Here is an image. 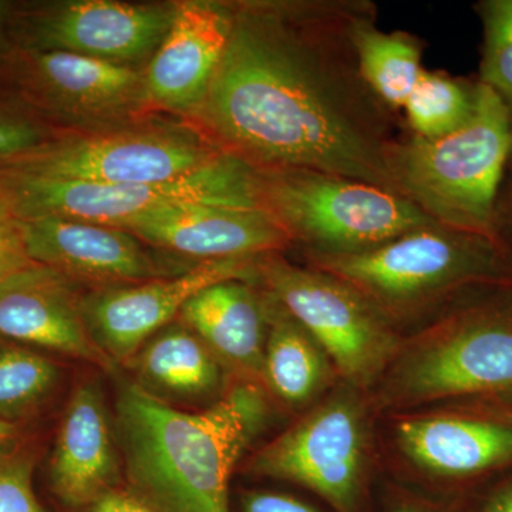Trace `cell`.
<instances>
[{
	"mask_svg": "<svg viewBox=\"0 0 512 512\" xmlns=\"http://www.w3.org/2000/svg\"><path fill=\"white\" fill-rule=\"evenodd\" d=\"M336 6L234 5L231 35L194 124L256 170H312L397 192L382 101ZM400 195V194H399Z\"/></svg>",
	"mask_w": 512,
	"mask_h": 512,
	"instance_id": "1",
	"label": "cell"
},
{
	"mask_svg": "<svg viewBox=\"0 0 512 512\" xmlns=\"http://www.w3.org/2000/svg\"><path fill=\"white\" fill-rule=\"evenodd\" d=\"M116 410L128 480L160 512H229L232 471L269 419L268 399L254 382L235 384L192 413L124 384Z\"/></svg>",
	"mask_w": 512,
	"mask_h": 512,
	"instance_id": "2",
	"label": "cell"
},
{
	"mask_svg": "<svg viewBox=\"0 0 512 512\" xmlns=\"http://www.w3.org/2000/svg\"><path fill=\"white\" fill-rule=\"evenodd\" d=\"M511 150V111L480 83L471 119L436 140L396 141L390 173L397 192L436 224L494 242L495 198Z\"/></svg>",
	"mask_w": 512,
	"mask_h": 512,
	"instance_id": "3",
	"label": "cell"
},
{
	"mask_svg": "<svg viewBox=\"0 0 512 512\" xmlns=\"http://www.w3.org/2000/svg\"><path fill=\"white\" fill-rule=\"evenodd\" d=\"M256 175L262 210L312 252L355 254L439 225L402 195L362 181L312 170Z\"/></svg>",
	"mask_w": 512,
	"mask_h": 512,
	"instance_id": "4",
	"label": "cell"
},
{
	"mask_svg": "<svg viewBox=\"0 0 512 512\" xmlns=\"http://www.w3.org/2000/svg\"><path fill=\"white\" fill-rule=\"evenodd\" d=\"M221 154L195 124L143 116L46 141L0 164V174L100 184L164 183L194 173Z\"/></svg>",
	"mask_w": 512,
	"mask_h": 512,
	"instance_id": "5",
	"label": "cell"
},
{
	"mask_svg": "<svg viewBox=\"0 0 512 512\" xmlns=\"http://www.w3.org/2000/svg\"><path fill=\"white\" fill-rule=\"evenodd\" d=\"M309 256L312 268L345 282L387 319L420 311L497 272L493 242L440 225L355 254Z\"/></svg>",
	"mask_w": 512,
	"mask_h": 512,
	"instance_id": "6",
	"label": "cell"
},
{
	"mask_svg": "<svg viewBox=\"0 0 512 512\" xmlns=\"http://www.w3.org/2000/svg\"><path fill=\"white\" fill-rule=\"evenodd\" d=\"M0 192L19 218H69L121 229L180 205L261 208L255 168L225 153L164 183L100 184L0 174Z\"/></svg>",
	"mask_w": 512,
	"mask_h": 512,
	"instance_id": "7",
	"label": "cell"
},
{
	"mask_svg": "<svg viewBox=\"0 0 512 512\" xmlns=\"http://www.w3.org/2000/svg\"><path fill=\"white\" fill-rule=\"evenodd\" d=\"M380 387L386 407L512 392V318L458 313L402 343Z\"/></svg>",
	"mask_w": 512,
	"mask_h": 512,
	"instance_id": "8",
	"label": "cell"
},
{
	"mask_svg": "<svg viewBox=\"0 0 512 512\" xmlns=\"http://www.w3.org/2000/svg\"><path fill=\"white\" fill-rule=\"evenodd\" d=\"M258 278L275 301L325 350L336 373L353 389L380 382L402 342L389 320L335 276L261 256Z\"/></svg>",
	"mask_w": 512,
	"mask_h": 512,
	"instance_id": "9",
	"label": "cell"
},
{
	"mask_svg": "<svg viewBox=\"0 0 512 512\" xmlns=\"http://www.w3.org/2000/svg\"><path fill=\"white\" fill-rule=\"evenodd\" d=\"M366 464V414L349 386L326 397L266 444L252 458L251 470L302 485L338 512H355Z\"/></svg>",
	"mask_w": 512,
	"mask_h": 512,
	"instance_id": "10",
	"label": "cell"
},
{
	"mask_svg": "<svg viewBox=\"0 0 512 512\" xmlns=\"http://www.w3.org/2000/svg\"><path fill=\"white\" fill-rule=\"evenodd\" d=\"M259 258L197 262L181 274L89 293L83 299V313L90 335L114 362L130 360L202 289L232 279L258 278Z\"/></svg>",
	"mask_w": 512,
	"mask_h": 512,
	"instance_id": "11",
	"label": "cell"
},
{
	"mask_svg": "<svg viewBox=\"0 0 512 512\" xmlns=\"http://www.w3.org/2000/svg\"><path fill=\"white\" fill-rule=\"evenodd\" d=\"M177 3H128L69 0L37 16L32 45L36 52L73 55L141 67L163 43L173 25Z\"/></svg>",
	"mask_w": 512,
	"mask_h": 512,
	"instance_id": "12",
	"label": "cell"
},
{
	"mask_svg": "<svg viewBox=\"0 0 512 512\" xmlns=\"http://www.w3.org/2000/svg\"><path fill=\"white\" fill-rule=\"evenodd\" d=\"M29 258L100 288L181 274L126 229L69 218H20Z\"/></svg>",
	"mask_w": 512,
	"mask_h": 512,
	"instance_id": "13",
	"label": "cell"
},
{
	"mask_svg": "<svg viewBox=\"0 0 512 512\" xmlns=\"http://www.w3.org/2000/svg\"><path fill=\"white\" fill-rule=\"evenodd\" d=\"M175 3L173 25L147 63V99L151 109L192 116L227 49L234 6L215 0Z\"/></svg>",
	"mask_w": 512,
	"mask_h": 512,
	"instance_id": "14",
	"label": "cell"
},
{
	"mask_svg": "<svg viewBox=\"0 0 512 512\" xmlns=\"http://www.w3.org/2000/svg\"><path fill=\"white\" fill-rule=\"evenodd\" d=\"M29 63L50 110L76 131L119 126L151 109L146 67L120 66L67 52H35Z\"/></svg>",
	"mask_w": 512,
	"mask_h": 512,
	"instance_id": "15",
	"label": "cell"
},
{
	"mask_svg": "<svg viewBox=\"0 0 512 512\" xmlns=\"http://www.w3.org/2000/svg\"><path fill=\"white\" fill-rule=\"evenodd\" d=\"M126 231L150 247L198 262L259 258L292 244L262 208L180 205L140 218Z\"/></svg>",
	"mask_w": 512,
	"mask_h": 512,
	"instance_id": "16",
	"label": "cell"
},
{
	"mask_svg": "<svg viewBox=\"0 0 512 512\" xmlns=\"http://www.w3.org/2000/svg\"><path fill=\"white\" fill-rule=\"evenodd\" d=\"M79 282L35 264L0 285V338L55 350L113 370L86 325Z\"/></svg>",
	"mask_w": 512,
	"mask_h": 512,
	"instance_id": "17",
	"label": "cell"
},
{
	"mask_svg": "<svg viewBox=\"0 0 512 512\" xmlns=\"http://www.w3.org/2000/svg\"><path fill=\"white\" fill-rule=\"evenodd\" d=\"M404 456L431 476L463 478L512 461V424L458 413L409 416L396 426Z\"/></svg>",
	"mask_w": 512,
	"mask_h": 512,
	"instance_id": "18",
	"label": "cell"
},
{
	"mask_svg": "<svg viewBox=\"0 0 512 512\" xmlns=\"http://www.w3.org/2000/svg\"><path fill=\"white\" fill-rule=\"evenodd\" d=\"M180 318L218 357L248 382L262 380L269 296L251 281L218 282L192 296Z\"/></svg>",
	"mask_w": 512,
	"mask_h": 512,
	"instance_id": "19",
	"label": "cell"
},
{
	"mask_svg": "<svg viewBox=\"0 0 512 512\" xmlns=\"http://www.w3.org/2000/svg\"><path fill=\"white\" fill-rule=\"evenodd\" d=\"M119 476V460L100 390L92 383L74 392L52 460V481L66 504L82 505L107 493Z\"/></svg>",
	"mask_w": 512,
	"mask_h": 512,
	"instance_id": "20",
	"label": "cell"
},
{
	"mask_svg": "<svg viewBox=\"0 0 512 512\" xmlns=\"http://www.w3.org/2000/svg\"><path fill=\"white\" fill-rule=\"evenodd\" d=\"M268 293V292H266ZM262 380L272 394L293 407L315 402L338 375L325 350L301 323L269 295Z\"/></svg>",
	"mask_w": 512,
	"mask_h": 512,
	"instance_id": "21",
	"label": "cell"
},
{
	"mask_svg": "<svg viewBox=\"0 0 512 512\" xmlns=\"http://www.w3.org/2000/svg\"><path fill=\"white\" fill-rule=\"evenodd\" d=\"M138 377L156 392L198 399L221 387L222 363L187 326L156 333L130 359Z\"/></svg>",
	"mask_w": 512,
	"mask_h": 512,
	"instance_id": "22",
	"label": "cell"
},
{
	"mask_svg": "<svg viewBox=\"0 0 512 512\" xmlns=\"http://www.w3.org/2000/svg\"><path fill=\"white\" fill-rule=\"evenodd\" d=\"M350 43L366 86L386 106L404 107L424 73L419 45L403 33L380 32L360 13L350 23Z\"/></svg>",
	"mask_w": 512,
	"mask_h": 512,
	"instance_id": "23",
	"label": "cell"
},
{
	"mask_svg": "<svg viewBox=\"0 0 512 512\" xmlns=\"http://www.w3.org/2000/svg\"><path fill=\"white\" fill-rule=\"evenodd\" d=\"M476 106V89L446 76L424 72L403 109L413 136L436 140L454 133L471 119Z\"/></svg>",
	"mask_w": 512,
	"mask_h": 512,
	"instance_id": "24",
	"label": "cell"
},
{
	"mask_svg": "<svg viewBox=\"0 0 512 512\" xmlns=\"http://www.w3.org/2000/svg\"><path fill=\"white\" fill-rule=\"evenodd\" d=\"M59 370L47 357L15 346L0 348V420L30 412L55 387Z\"/></svg>",
	"mask_w": 512,
	"mask_h": 512,
	"instance_id": "25",
	"label": "cell"
},
{
	"mask_svg": "<svg viewBox=\"0 0 512 512\" xmlns=\"http://www.w3.org/2000/svg\"><path fill=\"white\" fill-rule=\"evenodd\" d=\"M484 55L481 83L493 89L512 114V0H490L481 6Z\"/></svg>",
	"mask_w": 512,
	"mask_h": 512,
	"instance_id": "26",
	"label": "cell"
},
{
	"mask_svg": "<svg viewBox=\"0 0 512 512\" xmlns=\"http://www.w3.org/2000/svg\"><path fill=\"white\" fill-rule=\"evenodd\" d=\"M32 265L35 262L26 249L22 221L0 192V285Z\"/></svg>",
	"mask_w": 512,
	"mask_h": 512,
	"instance_id": "27",
	"label": "cell"
},
{
	"mask_svg": "<svg viewBox=\"0 0 512 512\" xmlns=\"http://www.w3.org/2000/svg\"><path fill=\"white\" fill-rule=\"evenodd\" d=\"M0 512H46L32 487V464L16 460L0 467Z\"/></svg>",
	"mask_w": 512,
	"mask_h": 512,
	"instance_id": "28",
	"label": "cell"
},
{
	"mask_svg": "<svg viewBox=\"0 0 512 512\" xmlns=\"http://www.w3.org/2000/svg\"><path fill=\"white\" fill-rule=\"evenodd\" d=\"M45 143L42 128L18 117L0 116V164L15 160Z\"/></svg>",
	"mask_w": 512,
	"mask_h": 512,
	"instance_id": "29",
	"label": "cell"
},
{
	"mask_svg": "<svg viewBox=\"0 0 512 512\" xmlns=\"http://www.w3.org/2000/svg\"><path fill=\"white\" fill-rule=\"evenodd\" d=\"M244 512H319L289 495L255 491L244 497Z\"/></svg>",
	"mask_w": 512,
	"mask_h": 512,
	"instance_id": "30",
	"label": "cell"
},
{
	"mask_svg": "<svg viewBox=\"0 0 512 512\" xmlns=\"http://www.w3.org/2000/svg\"><path fill=\"white\" fill-rule=\"evenodd\" d=\"M92 512H154L144 504L143 501H138L136 498L128 497V495L119 493H110L101 495L97 498Z\"/></svg>",
	"mask_w": 512,
	"mask_h": 512,
	"instance_id": "31",
	"label": "cell"
},
{
	"mask_svg": "<svg viewBox=\"0 0 512 512\" xmlns=\"http://www.w3.org/2000/svg\"><path fill=\"white\" fill-rule=\"evenodd\" d=\"M484 512H512V483L503 485L491 495Z\"/></svg>",
	"mask_w": 512,
	"mask_h": 512,
	"instance_id": "32",
	"label": "cell"
},
{
	"mask_svg": "<svg viewBox=\"0 0 512 512\" xmlns=\"http://www.w3.org/2000/svg\"><path fill=\"white\" fill-rule=\"evenodd\" d=\"M389 512H434L427 505L421 504L420 501L400 500L393 504Z\"/></svg>",
	"mask_w": 512,
	"mask_h": 512,
	"instance_id": "33",
	"label": "cell"
},
{
	"mask_svg": "<svg viewBox=\"0 0 512 512\" xmlns=\"http://www.w3.org/2000/svg\"><path fill=\"white\" fill-rule=\"evenodd\" d=\"M13 430H15V426L10 421L0 420V450L12 436Z\"/></svg>",
	"mask_w": 512,
	"mask_h": 512,
	"instance_id": "34",
	"label": "cell"
},
{
	"mask_svg": "<svg viewBox=\"0 0 512 512\" xmlns=\"http://www.w3.org/2000/svg\"><path fill=\"white\" fill-rule=\"evenodd\" d=\"M3 12H5V6H3V3L0 2V23H2L3 20Z\"/></svg>",
	"mask_w": 512,
	"mask_h": 512,
	"instance_id": "35",
	"label": "cell"
},
{
	"mask_svg": "<svg viewBox=\"0 0 512 512\" xmlns=\"http://www.w3.org/2000/svg\"><path fill=\"white\" fill-rule=\"evenodd\" d=\"M511 121H512V114H511Z\"/></svg>",
	"mask_w": 512,
	"mask_h": 512,
	"instance_id": "36",
	"label": "cell"
}]
</instances>
